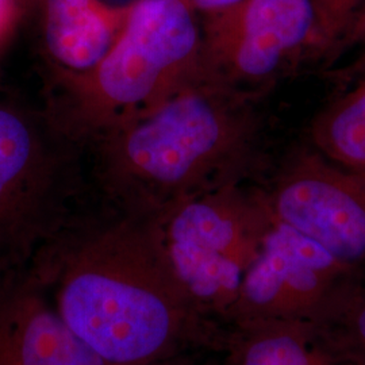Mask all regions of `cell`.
<instances>
[{
	"mask_svg": "<svg viewBox=\"0 0 365 365\" xmlns=\"http://www.w3.org/2000/svg\"><path fill=\"white\" fill-rule=\"evenodd\" d=\"M185 0H137L115 42L91 69L49 78L43 105L86 146L143 114L200 71L202 29Z\"/></svg>",
	"mask_w": 365,
	"mask_h": 365,
	"instance_id": "3",
	"label": "cell"
},
{
	"mask_svg": "<svg viewBox=\"0 0 365 365\" xmlns=\"http://www.w3.org/2000/svg\"><path fill=\"white\" fill-rule=\"evenodd\" d=\"M29 277L52 284L56 312L106 365L223 345L225 329L199 312L175 272L156 215L103 197L98 210L80 207Z\"/></svg>",
	"mask_w": 365,
	"mask_h": 365,
	"instance_id": "1",
	"label": "cell"
},
{
	"mask_svg": "<svg viewBox=\"0 0 365 365\" xmlns=\"http://www.w3.org/2000/svg\"><path fill=\"white\" fill-rule=\"evenodd\" d=\"M360 289L354 276L327 250L272 218L226 327L269 319L325 325Z\"/></svg>",
	"mask_w": 365,
	"mask_h": 365,
	"instance_id": "6",
	"label": "cell"
},
{
	"mask_svg": "<svg viewBox=\"0 0 365 365\" xmlns=\"http://www.w3.org/2000/svg\"><path fill=\"white\" fill-rule=\"evenodd\" d=\"M226 327L229 365H359L312 322L269 319Z\"/></svg>",
	"mask_w": 365,
	"mask_h": 365,
	"instance_id": "11",
	"label": "cell"
},
{
	"mask_svg": "<svg viewBox=\"0 0 365 365\" xmlns=\"http://www.w3.org/2000/svg\"><path fill=\"white\" fill-rule=\"evenodd\" d=\"M267 202L274 221L321 245L365 288V184L312 165L292 172Z\"/></svg>",
	"mask_w": 365,
	"mask_h": 365,
	"instance_id": "8",
	"label": "cell"
},
{
	"mask_svg": "<svg viewBox=\"0 0 365 365\" xmlns=\"http://www.w3.org/2000/svg\"><path fill=\"white\" fill-rule=\"evenodd\" d=\"M317 39L313 0H244L206 16L200 72L244 92L265 81L291 53Z\"/></svg>",
	"mask_w": 365,
	"mask_h": 365,
	"instance_id": "7",
	"label": "cell"
},
{
	"mask_svg": "<svg viewBox=\"0 0 365 365\" xmlns=\"http://www.w3.org/2000/svg\"><path fill=\"white\" fill-rule=\"evenodd\" d=\"M315 138L333 160L365 170V86L348 95L322 118Z\"/></svg>",
	"mask_w": 365,
	"mask_h": 365,
	"instance_id": "12",
	"label": "cell"
},
{
	"mask_svg": "<svg viewBox=\"0 0 365 365\" xmlns=\"http://www.w3.org/2000/svg\"><path fill=\"white\" fill-rule=\"evenodd\" d=\"M0 365H106L26 277L0 287Z\"/></svg>",
	"mask_w": 365,
	"mask_h": 365,
	"instance_id": "9",
	"label": "cell"
},
{
	"mask_svg": "<svg viewBox=\"0 0 365 365\" xmlns=\"http://www.w3.org/2000/svg\"><path fill=\"white\" fill-rule=\"evenodd\" d=\"M172 267L199 312L225 325L272 223L267 197L235 182L190 196L157 215Z\"/></svg>",
	"mask_w": 365,
	"mask_h": 365,
	"instance_id": "5",
	"label": "cell"
},
{
	"mask_svg": "<svg viewBox=\"0 0 365 365\" xmlns=\"http://www.w3.org/2000/svg\"><path fill=\"white\" fill-rule=\"evenodd\" d=\"M185 1L195 13L205 14L207 16L211 14L221 13L230 7H235L244 0H185Z\"/></svg>",
	"mask_w": 365,
	"mask_h": 365,
	"instance_id": "16",
	"label": "cell"
},
{
	"mask_svg": "<svg viewBox=\"0 0 365 365\" xmlns=\"http://www.w3.org/2000/svg\"><path fill=\"white\" fill-rule=\"evenodd\" d=\"M22 0H0V42L19 16Z\"/></svg>",
	"mask_w": 365,
	"mask_h": 365,
	"instance_id": "15",
	"label": "cell"
},
{
	"mask_svg": "<svg viewBox=\"0 0 365 365\" xmlns=\"http://www.w3.org/2000/svg\"><path fill=\"white\" fill-rule=\"evenodd\" d=\"M313 4L319 42L336 38L365 9V0H313Z\"/></svg>",
	"mask_w": 365,
	"mask_h": 365,
	"instance_id": "14",
	"label": "cell"
},
{
	"mask_svg": "<svg viewBox=\"0 0 365 365\" xmlns=\"http://www.w3.org/2000/svg\"><path fill=\"white\" fill-rule=\"evenodd\" d=\"M360 18H359V22H357V30H359V33L364 37L365 39V9L361 11V14L359 15Z\"/></svg>",
	"mask_w": 365,
	"mask_h": 365,
	"instance_id": "18",
	"label": "cell"
},
{
	"mask_svg": "<svg viewBox=\"0 0 365 365\" xmlns=\"http://www.w3.org/2000/svg\"><path fill=\"white\" fill-rule=\"evenodd\" d=\"M148 365H190L184 359H182V356L179 357H173L170 360H164V361H158V363H153V364Z\"/></svg>",
	"mask_w": 365,
	"mask_h": 365,
	"instance_id": "17",
	"label": "cell"
},
{
	"mask_svg": "<svg viewBox=\"0 0 365 365\" xmlns=\"http://www.w3.org/2000/svg\"><path fill=\"white\" fill-rule=\"evenodd\" d=\"M319 327L357 364L365 365V288L357 291L330 322Z\"/></svg>",
	"mask_w": 365,
	"mask_h": 365,
	"instance_id": "13",
	"label": "cell"
},
{
	"mask_svg": "<svg viewBox=\"0 0 365 365\" xmlns=\"http://www.w3.org/2000/svg\"><path fill=\"white\" fill-rule=\"evenodd\" d=\"M39 49L49 78L83 73L96 66L115 42L129 6L102 0H37Z\"/></svg>",
	"mask_w": 365,
	"mask_h": 365,
	"instance_id": "10",
	"label": "cell"
},
{
	"mask_svg": "<svg viewBox=\"0 0 365 365\" xmlns=\"http://www.w3.org/2000/svg\"><path fill=\"white\" fill-rule=\"evenodd\" d=\"M86 149L46 106L0 99V287L24 280L81 207Z\"/></svg>",
	"mask_w": 365,
	"mask_h": 365,
	"instance_id": "4",
	"label": "cell"
},
{
	"mask_svg": "<svg viewBox=\"0 0 365 365\" xmlns=\"http://www.w3.org/2000/svg\"><path fill=\"white\" fill-rule=\"evenodd\" d=\"M253 129L244 92L199 71L86 145L87 172L106 200L157 217L182 199L235 182Z\"/></svg>",
	"mask_w": 365,
	"mask_h": 365,
	"instance_id": "2",
	"label": "cell"
}]
</instances>
